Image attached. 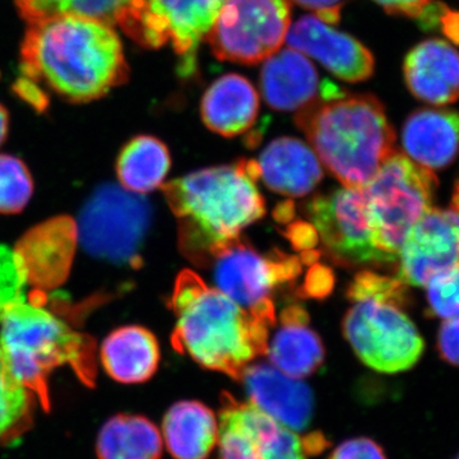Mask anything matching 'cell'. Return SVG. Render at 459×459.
<instances>
[{"label": "cell", "instance_id": "15", "mask_svg": "<svg viewBox=\"0 0 459 459\" xmlns=\"http://www.w3.org/2000/svg\"><path fill=\"white\" fill-rule=\"evenodd\" d=\"M286 41L291 49L318 60L344 82H362L374 74L376 60L370 50L316 16L301 17L290 26Z\"/></svg>", "mask_w": 459, "mask_h": 459}, {"label": "cell", "instance_id": "17", "mask_svg": "<svg viewBox=\"0 0 459 459\" xmlns=\"http://www.w3.org/2000/svg\"><path fill=\"white\" fill-rule=\"evenodd\" d=\"M77 243V223L68 217H56L27 232L14 252L25 268L29 285L47 290L65 282Z\"/></svg>", "mask_w": 459, "mask_h": 459}, {"label": "cell", "instance_id": "33", "mask_svg": "<svg viewBox=\"0 0 459 459\" xmlns=\"http://www.w3.org/2000/svg\"><path fill=\"white\" fill-rule=\"evenodd\" d=\"M437 351L444 361L459 368V320L443 322L437 333Z\"/></svg>", "mask_w": 459, "mask_h": 459}, {"label": "cell", "instance_id": "28", "mask_svg": "<svg viewBox=\"0 0 459 459\" xmlns=\"http://www.w3.org/2000/svg\"><path fill=\"white\" fill-rule=\"evenodd\" d=\"M35 394L14 376L0 350V446L18 442L32 428Z\"/></svg>", "mask_w": 459, "mask_h": 459}, {"label": "cell", "instance_id": "24", "mask_svg": "<svg viewBox=\"0 0 459 459\" xmlns=\"http://www.w3.org/2000/svg\"><path fill=\"white\" fill-rule=\"evenodd\" d=\"M162 440L174 459H208L219 439V419L207 404L179 401L162 421Z\"/></svg>", "mask_w": 459, "mask_h": 459}, {"label": "cell", "instance_id": "35", "mask_svg": "<svg viewBox=\"0 0 459 459\" xmlns=\"http://www.w3.org/2000/svg\"><path fill=\"white\" fill-rule=\"evenodd\" d=\"M388 13L419 18L434 0H374Z\"/></svg>", "mask_w": 459, "mask_h": 459}, {"label": "cell", "instance_id": "3", "mask_svg": "<svg viewBox=\"0 0 459 459\" xmlns=\"http://www.w3.org/2000/svg\"><path fill=\"white\" fill-rule=\"evenodd\" d=\"M256 161L214 166L169 181L166 202L179 222V247L199 267L265 214Z\"/></svg>", "mask_w": 459, "mask_h": 459}, {"label": "cell", "instance_id": "19", "mask_svg": "<svg viewBox=\"0 0 459 459\" xmlns=\"http://www.w3.org/2000/svg\"><path fill=\"white\" fill-rule=\"evenodd\" d=\"M322 84L313 63L291 48L272 54L262 66V95L273 110H301L318 98Z\"/></svg>", "mask_w": 459, "mask_h": 459}, {"label": "cell", "instance_id": "38", "mask_svg": "<svg viewBox=\"0 0 459 459\" xmlns=\"http://www.w3.org/2000/svg\"><path fill=\"white\" fill-rule=\"evenodd\" d=\"M442 23L446 35L459 44V13H455V12H444Z\"/></svg>", "mask_w": 459, "mask_h": 459}, {"label": "cell", "instance_id": "4", "mask_svg": "<svg viewBox=\"0 0 459 459\" xmlns=\"http://www.w3.org/2000/svg\"><path fill=\"white\" fill-rule=\"evenodd\" d=\"M169 307L177 316L172 346L204 369L240 380L267 353L274 325L238 307L195 272L178 274Z\"/></svg>", "mask_w": 459, "mask_h": 459}, {"label": "cell", "instance_id": "25", "mask_svg": "<svg viewBox=\"0 0 459 459\" xmlns=\"http://www.w3.org/2000/svg\"><path fill=\"white\" fill-rule=\"evenodd\" d=\"M160 346L152 332L138 325L115 329L102 342L100 359L108 376L138 385L155 376L160 364Z\"/></svg>", "mask_w": 459, "mask_h": 459}, {"label": "cell", "instance_id": "26", "mask_svg": "<svg viewBox=\"0 0 459 459\" xmlns=\"http://www.w3.org/2000/svg\"><path fill=\"white\" fill-rule=\"evenodd\" d=\"M164 440L151 420L141 415L113 416L100 430L99 459H161Z\"/></svg>", "mask_w": 459, "mask_h": 459}, {"label": "cell", "instance_id": "37", "mask_svg": "<svg viewBox=\"0 0 459 459\" xmlns=\"http://www.w3.org/2000/svg\"><path fill=\"white\" fill-rule=\"evenodd\" d=\"M287 238L292 241V244L298 249L303 250L313 247L318 241V235H316L312 223L305 222L294 223V225L290 226L287 230Z\"/></svg>", "mask_w": 459, "mask_h": 459}, {"label": "cell", "instance_id": "34", "mask_svg": "<svg viewBox=\"0 0 459 459\" xmlns=\"http://www.w3.org/2000/svg\"><path fill=\"white\" fill-rule=\"evenodd\" d=\"M294 2L301 7L313 11L323 22L336 25L347 0H294Z\"/></svg>", "mask_w": 459, "mask_h": 459}, {"label": "cell", "instance_id": "27", "mask_svg": "<svg viewBox=\"0 0 459 459\" xmlns=\"http://www.w3.org/2000/svg\"><path fill=\"white\" fill-rule=\"evenodd\" d=\"M168 147L152 135H138L124 146L117 171L123 188L135 195H147L164 184L170 170Z\"/></svg>", "mask_w": 459, "mask_h": 459}, {"label": "cell", "instance_id": "20", "mask_svg": "<svg viewBox=\"0 0 459 459\" xmlns=\"http://www.w3.org/2000/svg\"><path fill=\"white\" fill-rule=\"evenodd\" d=\"M256 164L259 179L272 192L287 197L310 195L325 177L318 156L298 138L281 137L272 141Z\"/></svg>", "mask_w": 459, "mask_h": 459}, {"label": "cell", "instance_id": "13", "mask_svg": "<svg viewBox=\"0 0 459 459\" xmlns=\"http://www.w3.org/2000/svg\"><path fill=\"white\" fill-rule=\"evenodd\" d=\"M216 459H309L300 433L280 424L247 401L222 394Z\"/></svg>", "mask_w": 459, "mask_h": 459}, {"label": "cell", "instance_id": "39", "mask_svg": "<svg viewBox=\"0 0 459 459\" xmlns=\"http://www.w3.org/2000/svg\"><path fill=\"white\" fill-rule=\"evenodd\" d=\"M9 117L8 111L0 104V144L4 142L8 134Z\"/></svg>", "mask_w": 459, "mask_h": 459}, {"label": "cell", "instance_id": "1", "mask_svg": "<svg viewBox=\"0 0 459 459\" xmlns=\"http://www.w3.org/2000/svg\"><path fill=\"white\" fill-rule=\"evenodd\" d=\"M22 78L69 102L104 98L126 83L129 66L113 26L60 16L29 23L21 45Z\"/></svg>", "mask_w": 459, "mask_h": 459}, {"label": "cell", "instance_id": "29", "mask_svg": "<svg viewBox=\"0 0 459 459\" xmlns=\"http://www.w3.org/2000/svg\"><path fill=\"white\" fill-rule=\"evenodd\" d=\"M133 0H16L20 16L27 23L48 18L78 16L119 25Z\"/></svg>", "mask_w": 459, "mask_h": 459}, {"label": "cell", "instance_id": "10", "mask_svg": "<svg viewBox=\"0 0 459 459\" xmlns=\"http://www.w3.org/2000/svg\"><path fill=\"white\" fill-rule=\"evenodd\" d=\"M290 26V0H225L205 40L217 59L253 65L280 50Z\"/></svg>", "mask_w": 459, "mask_h": 459}, {"label": "cell", "instance_id": "8", "mask_svg": "<svg viewBox=\"0 0 459 459\" xmlns=\"http://www.w3.org/2000/svg\"><path fill=\"white\" fill-rule=\"evenodd\" d=\"M151 220L152 208L143 195L107 184L84 204L77 222L78 243L96 258L133 264L140 255Z\"/></svg>", "mask_w": 459, "mask_h": 459}, {"label": "cell", "instance_id": "11", "mask_svg": "<svg viewBox=\"0 0 459 459\" xmlns=\"http://www.w3.org/2000/svg\"><path fill=\"white\" fill-rule=\"evenodd\" d=\"M208 267L212 268L216 289L247 312L274 325L273 291L294 281L301 272L296 256L280 250L261 255L241 238L219 250Z\"/></svg>", "mask_w": 459, "mask_h": 459}, {"label": "cell", "instance_id": "9", "mask_svg": "<svg viewBox=\"0 0 459 459\" xmlns=\"http://www.w3.org/2000/svg\"><path fill=\"white\" fill-rule=\"evenodd\" d=\"M225 0H133L119 22L133 41L148 49L171 44L184 75L195 71L199 44Z\"/></svg>", "mask_w": 459, "mask_h": 459}, {"label": "cell", "instance_id": "18", "mask_svg": "<svg viewBox=\"0 0 459 459\" xmlns=\"http://www.w3.org/2000/svg\"><path fill=\"white\" fill-rule=\"evenodd\" d=\"M404 81L416 99L435 107L459 99V53L449 42H420L403 63Z\"/></svg>", "mask_w": 459, "mask_h": 459}, {"label": "cell", "instance_id": "30", "mask_svg": "<svg viewBox=\"0 0 459 459\" xmlns=\"http://www.w3.org/2000/svg\"><path fill=\"white\" fill-rule=\"evenodd\" d=\"M32 179L17 157L0 155V213H17L29 204Z\"/></svg>", "mask_w": 459, "mask_h": 459}, {"label": "cell", "instance_id": "22", "mask_svg": "<svg viewBox=\"0 0 459 459\" xmlns=\"http://www.w3.org/2000/svg\"><path fill=\"white\" fill-rule=\"evenodd\" d=\"M265 356L272 367L295 379L313 376L322 367L325 344L310 328L309 316L303 307L290 305L281 312L280 327L268 341Z\"/></svg>", "mask_w": 459, "mask_h": 459}, {"label": "cell", "instance_id": "14", "mask_svg": "<svg viewBox=\"0 0 459 459\" xmlns=\"http://www.w3.org/2000/svg\"><path fill=\"white\" fill-rule=\"evenodd\" d=\"M397 262L398 279L407 286L420 287L459 264V184L448 207L429 208L411 229Z\"/></svg>", "mask_w": 459, "mask_h": 459}, {"label": "cell", "instance_id": "40", "mask_svg": "<svg viewBox=\"0 0 459 459\" xmlns=\"http://www.w3.org/2000/svg\"><path fill=\"white\" fill-rule=\"evenodd\" d=\"M455 459H459V453H458V455H457V457H455Z\"/></svg>", "mask_w": 459, "mask_h": 459}, {"label": "cell", "instance_id": "31", "mask_svg": "<svg viewBox=\"0 0 459 459\" xmlns=\"http://www.w3.org/2000/svg\"><path fill=\"white\" fill-rule=\"evenodd\" d=\"M424 287L430 316L443 322L459 320V264L435 274Z\"/></svg>", "mask_w": 459, "mask_h": 459}, {"label": "cell", "instance_id": "7", "mask_svg": "<svg viewBox=\"0 0 459 459\" xmlns=\"http://www.w3.org/2000/svg\"><path fill=\"white\" fill-rule=\"evenodd\" d=\"M437 179L406 155L394 152L362 186L367 197L374 241L389 263L397 262L404 238L433 207Z\"/></svg>", "mask_w": 459, "mask_h": 459}, {"label": "cell", "instance_id": "2", "mask_svg": "<svg viewBox=\"0 0 459 459\" xmlns=\"http://www.w3.org/2000/svg\"><path fill=\"white\" fill-rule=\"evenodd\" d=\"M27 285L23 276L0 281V350L17 379L49 412L51 373L69 365L84 385L93 388L98 351L92 338L74 331L44 307L41 290L27 301Z\"/></svg>", "mask_w": 459, "mask_h": 459}, {"label": "cell", "instance_id": "36", "mask_svg": "<svg viewBox=\"0 0 459 459\" xmlns=\"http://www.w3.org/2000/svg\"><path fill=\"white\" fill-rule=\"evenodd\" d=\"M333 287V274L328 268L316 264L305 281V294L312 298H325Z\"/></svg>", "mask_w": 459, "mask_h": 459}, {"label": "cell", "instance_id": "32", "mask_svg": "<svg viewBox=\"0 0 459 459\" xmlns=\"http://www.w3.org/2000/svg\"><path fill=\"white\" fill-rule=\"evenodd\" d=\"M328 459H388L382 446L370 437H352L334 448Z\"/></svg>", "mask_w": 459, "mask_h": 459}, {"label": "cell", "instance_id": "5", "mask_svg": "<svg viewBox=\"0 0 459 459\" xmlns=\"http://www.w3.org/2000/svg\"><path fill=\"white\" fill-rule=\"evenodd\" d=\"M295 123L305 133L320 164L344 188H362L394 153L395 134L382 102L323 82L318 98L298 111Z\"/></svg>", "mask_w": 459, "mask_h": 459}, {"label": "cell", "instance_id": "6", "mask_svg": "<svg viewBox=\"0 0 459 459\" xmlns=\"http://www.w3.org/2000/svg\"><path fill=\"white\" fill-rule=\"evenodd\" d=\"M351 307L342 322L344 338L362 364L383 374L412 369L425 343L407 314L410 296L398 277L362 271L347 289Z\"/></svg>", "mask_w": 459, "mask_h": 459}, {"label": "cell", "instance_id": "16", "mask_svg": "<svg viewBox=\"0 0 459 459\" xmlns=\"http://www.w3.org/2000/svg\"><path fill=\"white\" fill-rule=\"evenodd\" d=\"M247 402L296 433L312 424L316 400L303 380L281 373L270 364H252L241 377Z\"/></svg>", "mask_w": 459, "mask_h": 459}, {"label": "cell", "instance_id": "12", "mask_svg": "<svg viewBox=\"0 0 459 459\" xmlns=\"http://www.w3.org/2000/svg\"><path fill=\"white\" fill-rule=\"evenodd\" d=\"M323 247L344 267L389 264L374 241L369 208L362 188H341L318 195L304 205Z\"/></svg>", "mask_w": 459, "mask_h": 459}, {"label": "cell", "instance_id": "21", "mask_svg": "<svg viewBox=\"0 0 459 459\" xmlns=\"http://www.w3.org/2000/svg\"><path fill=\"white\" fill-rule=\"evenodd\" d=\"M402 146L409 159L434 171L451 164L459 152V113L448 108H420L407 117Z\"/></svg>", "mask_w": 459, "mask_h": 459}, {"label": "cell", "instance_id": "23", "mask_svg": "<svg viewBox=\"0 0 459 459\" xmlns=\"http://www.w3.org/2000/svg\"><path fill=\"white\" fill-rule=\"evenodd\" d=\"M258 113V92L240 74H230L214 81L201 102L204 126L222 137H237L249 131Z\"/></svg>", "mask_w": 459, "mask_h": 459}]
</instances>
